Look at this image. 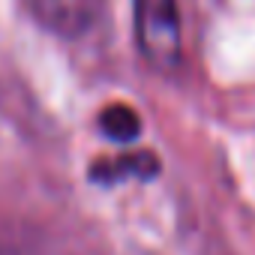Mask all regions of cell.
Wrapping results in <instances>:
<instances>
[{"instance_id":"6da1fadb","label":"cell","mask_w":255,"mask_h":255,"mask_svg":"<svg viewBox=\"0 0 255 255\" xmlns=\"http://www.w3.org/2000/svg\"><path fill=\"white\" fill-rule=\"evenodd\" d=\"M135 36L150 66L174 69L180 57L177 0H135Z\"/></svg>"},{"instance_id":"7a4b0ae2","label":"cell","mask_w":255,"mask_h":255,"mask_svg":"<svg viewBox=\"0 0 255 255\" xmlns=\"http://www.w3.org/2000/svg\"><path fill=\"white\" fill-rule=\"evenodd\" d=\"M39 18L60 33H81L93 24L99 0H33Z\"/></svg>"},{"instance_id":"3957f363","label":"cell","mask_w":255,"mask_h":255,"mask_svg":"<svg viewBox=\"0 0 255 255\" xmlns=\"http://www.w3.org/2000/svg\"><path fill=\"white\" fill-rule=\"evenodd\" d=\"M156 159L150 153H135V156H120V159H111V162H99L93 168V180H102V183H117L123 177H147V174H156Z\"/></svg>"},{"instance_id":"277c9868","label":"cell","mask_w":255,"mask_h":255,"mask_svg":"<svg viewBox=\"0 0 255 255\" xmlns=\"http://www.w3.org/2000/svg\"><path fill=\"white\" fill-rule=\"evenodd\" d=\"M99 126H102V132L111 138V141H120V144H129L138 138L141 132V120L138 114L129 108V105H108L99 117Z\"/></svg>"}]
</instances>
